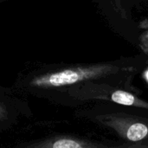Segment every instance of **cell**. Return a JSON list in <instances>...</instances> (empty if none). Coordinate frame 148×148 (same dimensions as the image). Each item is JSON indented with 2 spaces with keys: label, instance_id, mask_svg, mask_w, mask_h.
Here are the masks:
<instances>
[{
  "label": "cell",
  "instance_id": "6da1fadb",
  "mask_svg": "<svg viewBox=\"0 0 148 148\" xmlns=\"http://www.w3.org/2000/svg\"><path fill=\"white\" fill-rule=\"evenodd\" d=\"M118 70V67L108 63L69 67L35 74L29 77L27 86L28 88L35 91L56 89L109 75Z\"/></svg>",
  "mask_w": 148,
  "mask_h": 148
},
{
  "label": "cell",
  "instance_id": "7a4b0ae2",
  "mask_svg": "<svg viewBox=\"0 0 148 148\" xmlns=\"http://www.w3.org/2000/svg\"><path fill=\"white\" fill-rule=\"evenodd\" d=\"M24 148H117L109 147L71 136H55L28 145ZM122 148V147H118Z\"/></svg>",
  "mask_w": 148,
  "mask_h": 148
},
{
  "label": "cell",
  "instance_id": "3957f363",
  "mask_svg": "<svg viewBox=\"0 0 148 148\" xmlns=\"http://www.w3.org/2000/svg\"><path fill=\"white\" fill-rule=\"evenodd\" d=\"M111 101L124 106H135L148 108V103L144 102L135 97L129 92L124 90H116L111 94Z\"/></svg>",
  "mask_w": 148,
  "mask_h": 148
},
{
  "label": "cell",
  "instance_id": "277c9868",
  "mask_svg": "<svg viewBox=\"0 0 148 148\" xmlns=\"http://www.w3.org/2000/svg\"><path fill=\"white\" fill-rule=\"evenodd\" d=\"M124 135L129 141H140L148 136V126L142 122H134L126 128Z\"/></svg>",
  "mask_w": 148,
  "mask_h": 148
},
{
  "label": "cell",
  "instance_id": "5b68a950",
  "mask_svg": "<svg viewBox=\"0 0 148 148\" xmlns=\"http://www.w3.org/2000/svg\"><path fill=\"white\" fill-rule=\"evenodd\" d=\"M140 47L143 51L148 55V31L144 32L140 36Z\"/></svg>",
  "mask_w": 148,
  "mask_h": 148
},
{
  "label": "cell",
  "instance_id": "8992f818",
  "mask_svg": "<svg viewBox=\"0 0 148 148\" xmlns=\"http://www.w3.org/2000/svg\"><path fill=\"white\" fill-rule=\"evenodd\" d=\"M8 114H9V113H8L5 106L0 101V122L5 121L8 119Z\"/></svg>",
  "mask_w": 148,
  "mask_h": 148
},
{
  "label": "cell",
  "instance_id": "52a82bcc",
  "mask_svg": "<svg viewBox=\"0 0 148 148\" xmlns=\"http://www.w3.org/2000/svg\"><path fill=\"white\" fill-rule=\"evenodd\" d=\"M144 76H145V78L147 79V81L148 82V69L145 71V73H144Z\"/></svg>",
  "mask_w": 148,
  "mask_h": 148
},
{
  "label": "cell",
  "instance_id": "ba28073f",
  "mask_svg": "<svg viewBox=\"0 0 148 148\" xmlns=\"http://www.w3.org/2000/svg\"><path fill=\"white\" fill-rule=\"evenodd\" d=\"M1 1H3V0H1Z\"/></svg>",
  "mask_w": 148,
  "mask_h": 148
}]
</instances>
